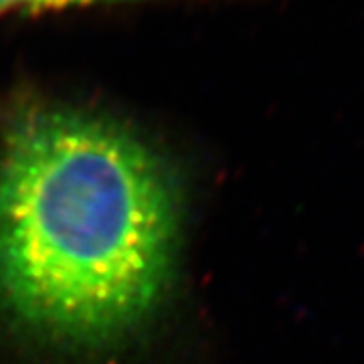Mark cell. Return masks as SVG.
Instances as JSON below:
<instances>
[{"label":"cell","instance_id":"obj_1","mask_svg":"<svg viewBox=\"0 0 364 364\" xmlns=\"http://www.w3.org/2000/svg\"><path fill=\"white\" fill-rule=\"evenodd\" d=\"M181 196L168 164L114 119L21 100L0 132V312L67 350L109 346L168 291Z\"/></svg>","mask_w":364,"mask_h":364},{"label":"cell","instance_id":"obj_2","mask_svg":"<svg viewBox=\"0 0 364 364\" xmlns=\"http://www.w3.org/2000/svg\"><path fill=\"white\" fill-rule=\"evenodd\" d=\"M140 2H152V0H0V16H6V14L63 13V11L140 4Z\"/></svg>","mask_w":364,"mask_h":364}]
</instances>
